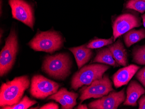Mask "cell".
Segmentation results:
<instances>
[{
	"mask_svg": "<svg viewBox=\"0 0 145 109\" xmlns=\"http://www.w3.org/2000/svg\"><path fill=\"white\" fill-rule=\"evenodd\" d=\"M30 84L29 77L26 75L3 83L0 89V106H11L19 102Z\"/></svg>",
	"mask_w": 145,
	"mask_h": 109,
	"instance_id": "obj_1",
	"label": "cell"
},
{
	"mask_svg": "<svg viewBox=\"0 0 145 109\" xmlns=\"http://www.w3.org/2000/svg\"><path fill=\"white\" fill-rule=\"evenodd\" d=\"M72 63L69 54H58L46 57L42 68L44 72L52 78L64 80L71 74Z\"/></svg>",
	"mask_w": 145,
	"mask_h": 109,
	"instance_id": "obj_2",
	"label": "cell"
},
{
	"mask_svg": "<svg viewBox=\"0 0 145 109\" xmlns=\"http://www.w3.org/2000/svg\"><path fill=\"white\" fill-rule=\"evenodd\" d=\"M110 66L104 64L93 63L83 67L72 76L71 88L76 91L84 85H90L96 80L102 78Z\"/></svg>",
	"mask_w": 145,
	"mask_h": 109,
	"instance_id": "obj_3",
	"label": "cell"
},
{
	"mask_svg": "<svg viewBox=\"0 0 145 109\" xmlns=\"http://www.w3.org/2000/svg\"><path fill=\"white\" fill-rule=\"evenodd\" d=\"M63 43L62 37L59 33L49 31L38 32L28 44L35 51L51 54L61 48Z\"/></svg>",
	"mask_w": 145,
	"mask_h": 109,
	"instance_id": "obj_4",
	"label": "cell"
},
{
	"mask_svg": "<svg viewBox=\"0 0 145 109\" xmlns=\"http://www.w3.org/2000/svg\"><path fill=\"white\" fill-rule=\"evenodd\" d=\"M5 44L0 53V76H4L11 70L15 63L18 50V37L12 28L6 38Z\"/></svg>",
	"mask_w": 145,
	"mask_h": 109,
	"instance_id": "obj_5",
	"label": "cell"
},
{
	"mask_svg": "<svg viewBox=\"0 0 145 109\" xmlns=\"http://www.w3.org/2000/svg\"><path fill=\"white\" fill-rule=\"evenodd\" d=\"M60 85L41 75L34 76L31 80L30 93L39 99H44L57 92Z\"/></svg>",
	"mask_w": 145,
	"mask_h": 109,
	"instance_id": "obj_6",
	"label": "cell"
},
{
	"mask_svg": "<svg viewBox=\"0 0 145 109\" xmlns=\"http://www.w3.org/2000/svg\"><path fill=\"white\" fill-rule=\"evenodd\" d=\"M114 91L112 82L107 75L100 79L96 80L87 88L82 89L80 100L81 102L91 98H101Z\"/></svg>",
	"mask_w": 145,
	"mask_h": 109,
	"instance_id": "obj_7",
	"label": "cell"
},
{
	"mask_svg": "<svg viewBox=\"0 0 145 109\" xmlns=\"http://www.w3.org/2000/svg\"><path fill=\"white\" fill-rule=\"evenodd\" d=\"M12 17L22 22L32 29L34 28L35 17L32 7L24 0H9Z\"/></svg>",
	"mask_w": 145,
	"mask_h": 109,
	"instance_id": "obj_8",
	"label": "cell"
},
{
	"mask_svg": "<svg viewBox=\"0 0 145 109\" xmlns=\"http://www.w3.org/2000/svg\"><path fill=\"white\" fill-rule=\"evenodd\" d=\"M140 20L136 15L124 14L117 17L113 25L114 41L121 35L135 27L141 25Z\"/></svg>",
	"mask_w": 145,
	"mask_h": 109,
	"instance_id": "obj_9",
	"label": "cell"
},
{
	"mask_svg": "<svg viewBox=\"0 0 145 109\" xmlns=\"http://www.w3.org/2000/svg\"><path fill=\"white\" fill-rule=\"evenodd\" d=\"M126 98L125 89L118 92L113 91L110 92L108 96L90 102L88 107L92 109H116L125 101Z\"/></svg>",
	"mask_w": 145,
	"mask_h": 109,
	"instance_id": "obj_10",
	"label": "cell"
},
{
	"mask_svg": "<svg viewBox=\"0 0 145 109\" xmlns=\"http://www.w3.org/2000/svg\"><path fill=\"white\" fill-rule=\"evenodd\" d=\"M140 69L138 66L131 65L119 69L112 77L114 87L117 88L127 84Z\"/></svg>",
	"mask_w": 145,
	"mask_h": 109,
	"instance_id": "obj_11",
	"label": "cell"
},
{
	"mask_svg": "<svg viewBox=\"0 0 145 109\" xmlns=\"http://www.w3.org/2000/svg\"><path fill=\"white\" fill-rule=\"evenodd\" d=\"M145 93V89L142 85L136 80H132L127 89V97L124 105L137 106L138 100Z\"/></svg>",
	"mask_w": 145,
	"mask_h": 109,
	"instance_id": "obj_12",
	"label": "cell"
},
{
	"mask_svg": "<svg viewBox=\"0 0 145 109\" xmlns=\"http://www.w3.org/2000/svg\"><path fill=\"white\" fill-rule=\"evenodd\" d=\"M114 59L119 66H127V54L122 42L120 39L115 43L111 44L108 47Z\"/></svg>",
	"mask_w": 145,
	"mask_h": 109,
	"instance_id": "obj_13",
	"label": "cell"
},
{
	"mask_svg": "<svg viewBox=\"0 0 145 109\" xmlns=\"http://www.w3.org/2000/svg\"><path fill=\"white\" fill-rule=\"evenodd\" d=\"M69 50L74 54L79 69L91 59L93 55L92 50L88 48L86 45L70 48Z\"/></svg>",
	"mask_w": 145,
	"mask_h": 109,
	"instance_id": "obj_14",
	"label": "cell"
},
{
	"mask_svg": "<svg viewBox=\"0 0 145 109\" xmlns=\"http://www.w3.org/2000/svg\"><path fill=\"white\" fill-rule=\"evenodd\" d=\"M92 62L106 64L116 67L119 66L108 48L103 49L99 51Z\"/></svg>",
	"mask_w": 145,
	"mask_h": 109,
	"instance_id": "obj_15",
	"label": "cell"
},
{
	"mask_svg": "<svg viewBox=\"0 0 145 109\" xmlns=\"http://www.w3.org/2000/svg\"><path fill=\"white\" fill-rule=\"evenodd\" d=\"M145 38V30L132 29L124 34L123 39L126 46L129 48L133 44Z\"/></svg>",
	"mask_w": 145,
	"mask_h": 109,
	"instance_id": "obj_16",
	"label": "cell"
},
{
	"mask_svg": "<svg viewBox=\"0 0 145 109\" xmlns=\"http://www.w3.org/2000/svg\"><path fill=\"white\" fill-rule=\"evenodd\" d=\"M65 100L69 106V109H72L77 104L76 99L78 98V93L67 91L65 88H62L57 93Z\"/></svg>",
	"mask_w": 145,
	"mask_h": 109,
	"instance_id": "obj_17",
	"label": "cell"
},
{
	"mask_svg": "<svg viewBox=\"0 0 145 109\" xmlns=\"http://www.w3.org/2000/svg\"><path fill=\"white\" fill-rule=\"evenodd\" d=\"M37 103L36 101L30 99L27 96H25L19 102L11 106H5L3 109H27Z\"/></svg>",
	"mask_w": 145,
	"mask_h": 109,
	"instance_id": "obj_18",
	"label": "cell"
},
{
	"mask_svg": "<svg viewBox=\"0 0 145 109\" xmlns=\"http://www.w3.org/2000/svg\"><path fill=\"white\" fill-rule=\"evenodd\" d=\"M114 37L109 38L108 39H96L91 41L87 45L88 48L93 49L99 48L104 46H107L113 44L114 42Z\"/></svg>",
	"mask_w": 145,
	"mask_h": 109,
	"instance_id": "obj_19",
	"label": "cell"
},
{
	"mask_svg": "<svg viewBox=\"0 0 145 109\" xmlns=\"http://www.w3.org/2000/svg\"><path fill=\"white\" fill-rule=\"evenodd\" d=\"M126 8L143 13L145 11V0H129L126 5Z\"/></svg>",
	"mask_w": 145,
	"mask_h": 109,
	"instance_id": "obj_20",
	"label": "cell"
},
{
	"mask_svg": "<svg viewBox=\"0 0 145 109\" xmlns=\"http://www.w3.org/2000/svg\"><path fill=\"white\" fill-rule=\"evenodd\" d=\"M133 61L138 65H145V49L143 46L134 50Z\"/></svg>",
	"mask_w": 145,
	"mask_h": 109,
	"instance_id": "obj_21",
	"label": "cell"
},
{
	"mask_svg": "<svg viewBox=\"0 0 145 109\" xmlns=\"http://www.w3.org/2000/svg\"><path fill=\"white\" fill-rule=\"evenodd\" d=\"M48 100H55L56 101L59 102L61 105L62 109H69V106L65 100L61 96L58 94L57 93L50 96L48 98Z\"/></svg>",
	"mask_w": 145,
	"mask_h": 109,
	"instance_id": "obj_22",
	"label": "cell"
},
{
	"mask_svg": "<svg viewBox=\"0 0 145 109\" xmlns=\"http://www.w3.org/2000/svg\"><path fill=\"white\" fill-rule=\"evenodd\" d=\"M136 78L145 88V67L137 72Z\"/></svg>",
	"mask_w": 145,
	"mask_h": 109,
	"instance_id": "obj_23",
	"label": "cell"
},
{
	"mask_svg": "<svg viewBox=\"0 0 145 109\" xmlns=\"http://www.w3.org/2000/svg\"><path fill=\"white\" fill-rule=\"evenodd\" d=\"M59 107L57 104L54 102H50L40 107V109H58Z\"/></svg>",
	"mask_w": 145,
	"mask_h": 109,
	"instance_id": "obj_24",
	"label": "cell"
},
{
	"mask_svg": "<svg viewBox=\"0 0 145 109\" xmlns=\"http://www.w3.org/2000/svg\"><path fill=\"white\" fill-rule=\"evenodd\" d=\"M139 109H145V95L142 96L138 101Z\"/></svg>",
	"mask_w": 145,
	"mask_h": 109,
	"instance_id": "obj_25",
	"label": "cell"
},
{
	"mask_svg": "<svg viewBox=\"0 0 145 109\" xmlns=\"http://www.w3.org/2000/svg\"><path fill=\"white\" fill-rule=\"evenodd\" d=\"M75 109H88V106L85 104H80Z\"/></svg>",
	"mask_w": 145,
	"mask_h": 109,
	"instance_id": "obj_26",
	"label": "cell"
},
{
	"mask_svg": "<svg viewBox=\"0 0 145 109\" xmlns=\"http://www.w3.org/2000/svg\"><path fill=\"white\" fill-rule=\"evenodd\" d=\"M142 17L143 25H144V27H145V14H143V15H142Z\"/></svg>",
	"mask_w": 145,
	"mask_h": 109,
	"instance_id": "obj_27",
	"label": "cell"
},
{
	"mask_svg": "<svg viewBox=\"0 0 145 109\" xmlns=\"http://www.w3.org/2000/svg\"><path fill=\"white\" fill-rule=\"evenodd\" d=\"M143 47H144V48H145V45H144V46H143Z\"/></svg>",
	"mask_w": 145,
	"mask_h": 109,
	"instance_id": "obj_28",
	"label": "cell"
}]
</instances>
